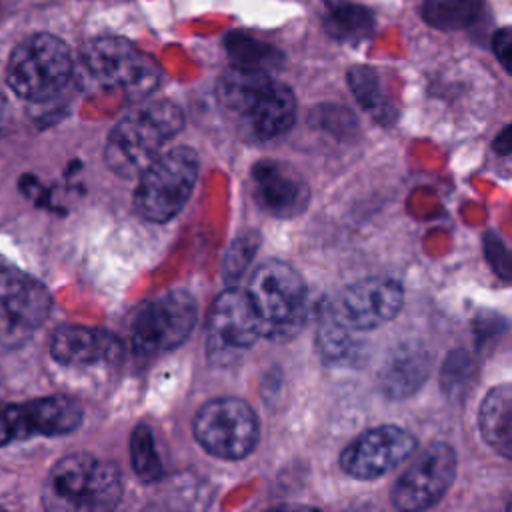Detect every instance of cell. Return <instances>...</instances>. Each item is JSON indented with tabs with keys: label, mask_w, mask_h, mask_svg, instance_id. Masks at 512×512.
<instances>
[{
	"label": "cell",
	"mask_w": 512,
	"mask_h": 512,
	"mask_svg": "<svg viewBox=\"0 0 512 512\" xmlns=\"http://www.w3.org/2000/svg\"><path fill=\"white\" fill-rule=\"evenodd\" d=\"M218 94L250 140H272L294 124L296 98L292 90L272 80L266 70L234 64L222 74Z\"/></svg>",
	"instance_id": "1"
},
{
	"label": "cell",
	"mask_w": 512,
	"mask_h": 512,
	"mask_svg": "<svg viewBox=\"0 0 512 512\" xmlns=\"http://www.w3.org/2000/svg\"><path fill=\"white\" fill-rule=\"evenodd\" d=\"M182 126L184 116L176 104L168 100L142 104L112 128L104 146V160L114 174L138 178Z\"/></svg>",
	"instance_id": "2"
},
{
	"label": "cell",
	"mask_w": 512,
	"mask_h": 512,
	"mask_svg": "<svg viewBox=\"0 0 512 512\" xmlns=\"http://www.w3.org/2000/svg\"><path fill=\"white\" fill-rule=\"evenodd\" d=\"M122 496V478L114 464L92 454H70L54 464L44 486V502L52 510L104 512Z\"/></svg>",
	"instance_id": "3"
},
{
	"label": "cell",
	"mask_w": 512,
	"mask_h": 512,
	"mask_svg": "<svg viewBox=\"0 0 512 512\" xmlns=\"http://www.w3.org/2000/svg\"><path fill=\"white\" fill-rule=\"evenodd\" d=\"M264 338L284 342L294 338L306 322V286L286 262L268 260L256 268L246 288Z\"/></svg>",
	"instance_id": "4"
},
{
	"label": "cell",
	"mask_w": 512,
	"mask_h": 512,
	"mask_svg": "<svg viewBox=\"0 0 512 512\" xmlns=\"http://www.w3.org/2000/svg\"><path fill=\"white\" fill-rule=\"evenodd\" d=\"M198 178V154L188 146L164 150L140 176L134 192L136 212L150 222L174 218L188 202Z\"/></svg>",
	"instance_id": "5"
},
{
	"label": "cell",
	"mask_w": 512,
	"mask_h": 512,
	"mask_svg": "<svg viewBox=\"0 0 512 512\" xmlns=\"http://www.w3.org/2000/svg\"><path fill=\"white\" fill-rule=\"evenodd\" d=\"M72 74L68 46L52 34H36L20 42L6 66L10 88L26 100L56 96Z\"/></svg>",
	"instance_id": "6"
},
{
	"label": "cell",
	"mask_w": 512,
	"mask_h": 512,
	"mask_svg": "<svg viewBox=\"0 0 512 512\" xmlns=\"http://www.w3.org/2000/svg\"><path fill=\"white\" fill-rule=\"evenodd\" d=\"M194 436L208 454L240 460L258 442V418L240 398H214L196 412Z\"/></svg>",
	"instance_id": "7"
},
{
	"label": "cell",
	"mask_w": 512,
	"mask_h": 512,
	"mask_svg": "<svg viewBox=\"0 0 512 512\" xmlns=\"http://www.w3.org/2000/svg\"><path fill=\"white\" fill-rule=\"evenodd\" d=\"M88 72L104 86L146 94L158 82V66L134 44L116 36L90 40L82 50Z\"/></svg>",
	"instance_id": "8"
},
{
	"label": "cell",
	"mask_w": 512,
	"mask_h": 512,
	"mask_svg": "<svg viewBox=\"0 0 512 512\" xmlns=\"http://www.w3.org/2000/svg\"><path fill=\"white\" fill-rule=\"evenodd\" d=\"M196 324V302L186 290L146 302L134 316L132 342L138 352H166L180 346Z\"/></svg>",
	"instance_id": "9"
},
{
	"label": "cell",
	"mask_w": 512,
	"mask_h": 512,
	"mask_svg": "<svg viewBox=\"0 0 512 512\" xmlns=\"http://www.w3.org/2000/svg\"><path fill=\"white\" fill-rule=\"evenodd\" d=\"M454 476V448L446 442H434L426 446L396 480L392 504L398 510H426L446 494Z\"/></svg>",
	"instance_id": "10"
},
{
	"label": "cell",
	"mask_w": 512,
	"mask_h": 512,
	"mask_svg": "<svg viewBox=\"0 0 512 512\" xmlns=\"http://www.w3.org/2000/svg\"><path fill=\"white\" fill-rule=\"evenodd\" d=\"M82 422V408L68 396H46L0 406V446L30 436H62Z\"/></svg>",
	"instance_id": "11"
},
{
	"label": "cell",
	"mask_w": 512,
	"mask_h": 512,
	"mask_svg": "<svg viewBox=\"0 0 512 512\" xmlns=\"http://www.w3.org/2000/svg\"><path fill=\"white\" fill-rule=\"evenodd\" d=\"M414 448L416 440L408 430L386 424L366 430L350 442L340 456V466L354 478L374 480L402 464Z\"/></svg>",
	"instance_id": "12"
},
{
	"label": "cell",
	"mask_w": 512,
	"mask_h": 512,
	"mask_svg": "<svg viewBox=\"0 0 512 512\" xmlns=\"http://www.w3.org/2000/svg\"><path fill=\"white\" fill-rule=\"evenodd\" d=\"M260 322L246 290L228 288L212 304L208 316V350L216 360L250 348L258 338Z\"/></svg>",
	"instance_id": "13"
},
{
	"label": "cell",
	"mask_w": 512,
	"mask_h": 512,
	"mask_svg": "<svg viewBox=\"0 0 512 512\" xmlns=\"http://www.w3.org/2000/svg\"><path fill=\"white\" fill-rule=\"evenodd\" d=\"M402 300V286L396 280L366 278L348 286L332 310L350 330H372L392 320Z\"/></svg>",
	"instance_id": "14"
},
{
	"label": "cell",
	"mask_w": 512,
	"mask_h": 512,
	"mask_svg": "<svg viewBox=\"0 0 512 512\" xmlns=\"http://www.w3.org/2000/svg\"><path fill=\"white\" fill-rule=\"evenodd\" d=\"M250 190L256 204L276 218H292L300 214L310 200V190L304 178L292 166L270 158L252 166Z\"/></svg>",
	"instance_id": "15"
},
{
	"label": "cell",
	"mask_w": 512,
	"mask_h": 512,
	"mask_svg": "<svg viewBox=\"0 0 512 512\" xmlns=\"http://www.w3.org/2000/svg\"><path fill=\"white\" fill-rule=\"evenodd\" d=\"M50 352L64 366H88L114 360L120 354V342L108 330L68 324L52 334Z\"/></svg>",
	"instance_id": "16"
},
{
	"label": "cell",
	"mask_w": 512,
	"mask_h": 512,
	"mask_svg": "<svg viewBox=\"0 0 512 512\" xmlns=\"http://www.w3.org/2000/svg\"><path fill=\"white\" fill-rule=\"evenodd\" d=\"M482 438L504 458L512 460V384L492 388L478 410Z\"/></svg>",
	"instance_id": "17"
},
{
	"label": "cell",
	"mask_w": 512,
	"mask_h": 512,
	"mask_svg": "<svg viewBox=\"0 0 512 512\" xmlns=\"http://www.w3.org/2000/svg\"><path fill=\"white\" fill-rule=\"evenodd\" d=\"M428 360L424 352L404 350L398 352L382 370V386L390 396L412 394L426 378Z\"/></svg>",
	"instance_id": "18"
},
{
	"label": "cell",
	"mask_w": 512,
	"mask_h": 512,
	"mask_svg": "<svg viewBox=\"0 0 512 512\" xmlns=\"http://www.w3.org/2000/svg\"><path fill=\"white\" fill-rule=\"evenodd\" d=\"M348 84H350V90L354 92L358 104L366 112H370L376 118V122L390 124L396 118V108L382 92L380 78L372 68L354 66L348 72Z\"/></svg>",
	"instance_id": "19"
},
{
	"label": "cell",
	"mask_w": 512,
	"mask_h": 512,
	"mask_svg": "<svg viewBox=\"0 0 512 512\" xmlns=\"http://www.w3.org/2000/svg\"><path fill=\"white\" fill-rule=\"evenodd\" d=\"M326 32L340 42H358L374 28L372 12L358 4H332L324 14Z\"/></svg>",
	"instance_id": "20"
},
{
	"label": "cell",
	"mask_w": 512,
	"mask_h": 512,
	"mask_svg": "<svg viewBox=\"0 0 512 512\" xmlns=\"http://www.w3.org/2000/svg\"><path fill=\"white\" fill-rule=\"evenodd\" d=\"M2 306L6 308L12 322L24 328H36L48 318L52 298L44 284H40L36 278H30L26 286Z\"/></svg>",
	"instance_id": "21"
},
{
	"label": "cell",
	"mask_w": 512,
	"mask_h": 512,
	"mask_svg": "<svg viewBox=\"0 0 512 512\" xmlns=\"http://www.w3.org/2000/svg\"><path fill=\"white\" fill-rule=\"evenodd\" d=\"M482 12V0H424L422 14L430 26L458 30L470 26Z\"/></svg>",
	"instance_id": "22"
},
{
	"label": "cell",
	"mask_w": 512,
	"mask_h": 512,
	"mask_svg": "<svg viewBox=\"0 0 512 512\" xmlns=\"http://www.w3.org/2000/svg\"><path fill=\"white\" fill-rule=\"evenodd\" d=\"M130 460L142 482H156L162 476V462L150 426L138 424L130 438Z\"/></svg>",
	"instance_id": "23"
},
{
	"label": "cell",
	"mask_w": 512,
	"mask_h": 512,
	"mask_svg": "<svg viewBox=\"0 0 512 512\" xmlns=\"http://www.w3.org/2000/svg\"><path fill=\"white\" fill-rule=\"evenodd\" d=\"M226 46H228V52L230 56L234 58V62L238 66H250V68H260V70H266L268 66H274L280 58V54L264 44V42H258L246 34H230L228 40H226Z\"/></svg>",
	"instance_id": "24"
},
{
	"label": "cell",
	"mask_w": 512,
	"mask_h": 512,
	"mask_svg": "<svg viewBox=\"0 0 512 512\" xmlns=\"http://www.w3.org/2000/svg\"><path fill=\"white\" fill-rule=\"evenodd\" d=\"M350 332L352 330L330 308V312L322 318V324L318 330V344H320L322 354L330 360L346 358L352 350Z\"/></svg>",
	"instance_id": "25"
},
{
	"label": "cell",
	"mask_w": 512,
	"mask_h": 512,
	"mask_svg": "<svg viewBox=\"0 0 512 512\" xmlns=\"http://www.w3.org/2000/svg\"><path fill=\"white\" fill-rule=\"evenodd\" d=\"M472 374H474V364L472 360L462 354V352H454L446 364H444V370H442V386L444 390H448L450 394L454 392H462L464 386L470 384L472 380Z\"/></svg>",
	"instance_id": "26"
},
{
	"label": "cell",
	"mask_w": 512,
	"mask_h": 512,
	"mask_svg": "<svg viewBox=\"0 0 512 512\" xmlns=\"http://www.w3.org/2000/svg\"><path fill=\"white\" fill-rule=\"evenodd\" d=\"M256 248H258V238L256 236L246 234V236L236 238L234 244L230 246L228 254H226V260H224L226 278L236 280L238 276H242V272L246 270L248 262L252 260Z\"/></svg>",
	"instance_id": "27"
},
{
	"label": "cell",
	"mask_w": 512,
	"mask_h": 512,
	"mask_svg": "<svg viewBox=\"0 0 512 512\" xmlns=\"http://www.w3.org/2000/svg\"><path fill=\"white\" fill-rule=\"evenodd\" d=\"M30 278L32 276L0 258V304L8 302L14 294H18Z\"/></svg>",
	"instance_id": "28"
},
{
	"label": "cell",
	"mask_w": 512,
	"mask_h": 512,
	"mask_svg": "<svg viewBox=\"0 0 512 512\" xmlns=\"http://www.w3.org/2000/svg\"><path fill=\"white\" fill-rule=\"evenodd\" d=\"M486 254H488V260L492 262L494 270L512 280V254L502 246V242L498 238H488L486 240Z\"/></svg>",
	"instance_id": "29"
},
{
	"label": "cell",
	"mask_w": 512,
	"mask_h": 512,
	"mask_svg": "<svg viewBox=\"0 0 512 512\" xmlns=\"http://www.w3.org/2000/svg\"><path fill=\"white\" fill-rule=\"evenodd\" d=\"M492 50L504 70L512 74V28H500L492 36Z\"/></svg>",
	"instance_id": "30"
},
{
	"label": "cell",
	"mask_w": 512,
	"mask_h": 512,
	"mask_svg": "<svg viewBox=\"0 0 512 512\" xmlns=\"http://www.w3.org/2000/svg\"><path fill=\"white\" fill-rule=\"evenodd\" d=\"M494 150L500 154H512V124L506 126L496 138H494Z\"/></svg>",
	"instance_id": "31"
}]
</instances>
